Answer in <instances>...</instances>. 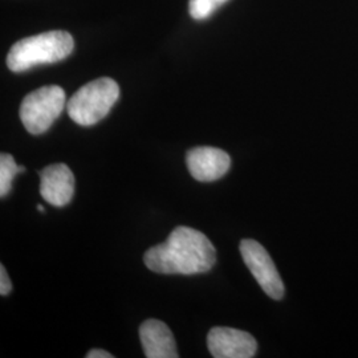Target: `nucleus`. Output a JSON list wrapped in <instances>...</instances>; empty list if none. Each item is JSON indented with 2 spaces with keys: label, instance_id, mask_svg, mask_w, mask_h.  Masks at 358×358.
I'll list each match as a JSON object with an SVG mask.
<instances>
[{
  "label": "nucleus",
  "instance_id": "1",
  "mask_svg": "<svg viewBox=\"0 0 358 358\" xmlns=\"http://www.w3.org/2000/svg\"><path fill=\"white\" fill-rule=\"evenodd\" d=\"M146 267L162 275L203 273L217 263V250L203 232L179 226L165 243L154 245L143 255Z\"/></svg>",
  "mask_w": 358,
  "mask_h": 358
},
{
  "label": "nucleus",
  "instance_id": "2",
  "mask_svg": "<svg viewBox=\"0 0 358 358\" xmlns=\"http://www.w3.org/2000/svg\"><path fill=\"white\" fill-rule=\"evenodd\" d=\"M75 48L69 32L50 31L16 41L7 56V66L16 73L34 66L53 64L66 59Z\"/></svg>",
  "mask_w": 358,
  "mask_h": 358
},
{
  "label": "nucleus",
  "instance_id": "3",
  "mask_svg": "<svg viewBox=\"0 0 358 358\" xmlns=\"http://www.w3.org/2000/svg\"><path fill=\"white\" fill-rule=\"evenodd\" d=\"M118 97V84L109 77H101L77 90L66 103V110L78 125L92 127L108 115Z\"/></svg>",
  "mask_w": 358,
  "mask_h": 358
},
{
  "label": "nucleus",
  "instance_id": "4",
  "mask_svg": "<svg viewBox=\"0 0 358 358\" xmlns=\"http://www.w3.org/2000/svg\"><path fill=\"white\" fill-rule=\"evenodd\" d=\"M65 106V92L59 85H47L27 94L20 105V120L31 134H43Z\"/></svg>",
  "mask_w": 358,
  "mask_h": 358
},
{
  "label": "nucleus",
  "instance_id": "5",
  "mask_svg": "<svg viewBox=\"0 0 358 358\" xmlns=\"http://www.w3.org/2000/svg\"><path fill=\"white\" fill-rule=\"evenodd\" d=\"M239 248L245 266L254 275L262 289L271 299L280 300L284 296V284L267 250L252 239H243Z\"/></svg>",
  "mask_w": 358,
  "mask_h": 358
},
{
  "label": "nucleus",
  "instance_id": "6",
  "mask_svg": "<svg viewBox=\"0 0 358 358\" xmlns=\"http://www.w3.org/2000/svg\"><path fill=\"white\" fill-rule=\"evenodd\" d=\"M207 346L215 358H251L255 356L257 343L250 333L217 327L207 336Z\"/></svg>",
  "mask_w": 358,
  "mask_h": 358
},
{
  "label": "nucleus",
  "instance_id": "7",
  "mask_svg": "<svg viewBox=\"0 0 358 358\" xmlns=\"http://www.w3.org/2000/svg\"><path fill=\"white\" fill-rule=\"evenodd\" d=\"M186 164L192 178L199 182H214L230 170L231 158L222 149L199 146L187 152Z\"/></svg>",
  "mask_w": 358,
  "mask_h": 358
},
{
  "label": "nucleus",
  "instance_id": "8",
  "mask_svg": "<svg viewBox=\"0 0 358 358\" xmlns=\"http://www.w3.org/2000/svg\"><path fill=\"white\" fill-rule=\"evenodd\" d=\"M40 194L45 202L63 207L75 194V177L64 164H55L40 171Z\"/></svg>",
  "mask_w": 358,
  "mask_h": 358
},
{
  "label": "nucleus",
  "instance_id": "9",
  "mask_svg": "<svg viewBox=\"0 0 358 358\" xmlns=\"http://www.w3.org/2000/svg\"><path fill=\"white\" fill-rule=\"evenodd\" d=\"M142 349L148 358H178L176 338L165 322L149 319L140 327Z\"/></svg>",
  "mask_w": 358,
  "mask_h": 358
},
{
  "label": "nucleus",
  "instance_id": "10",
  "mask_svg": "<svg viewBox=\"0 0 358 358\" xmlns=\"http://www.w3.org/2000/svg\"><path fill=\"white\" fill-rule=\"evenodd\" d=\"M19 173V166L16 165L11 154H0V196L4 198L11 192L13 178Z\"/></svg>",
  "mask_w": 358,
  "mask_h": 358
},
{
  "label": "nucleus",
  "instance_id": "11",
  "mask_svg": "<svg viewBox=\"0 0 358 358\" xmlns=\"http://www.w3.org/2000/svg\"><path fill=\"white\" fill-rule=\"evenodd\" d=\"M227 0H190L189 13L192 19L203 20L217 11Z\"/></svg>",
  "mask_w": 358,
  "mask_h": 358
},
{
  "label": "nucleus",
  "instance_id": "12",
  "mask_svg": "<svg viewBox=\"0 0 358 358\" xmlns=\"http://www.w3.org/2000/svg\"><path fill=\"white\" fill-rule=\"evenodd\" d=\"M11 289H13V284H11L10 278H8L7 271L4 268V266L1 264L0 266V294L7 296L11 292Z\"/></svg>",
  "mask_w": 358,
  "mask_h": 358
},
{
  "label": "nucleus",
  "instance_id": "13",
  "mask_svg": "<svg viewBox=\"0 0 358 358\" xmlns=\"http://www.w3.org/2000/svg\"><path fill=\"white\" fill-rule=\"evenodd\" d=\"M87 358H113V355L103 350V349H92L90 352H88Z\"/></svg>",
  "mask_w": 358,
  "mask_h": 358
},
{
  "label": "nucleus",
  "instance_id": "14",
  "mask_svg": "<svg viewBox=\"0 0 358 358\" xmlns=\"http://www.w3.org/2000/svg\"><path fill=\"white\" fill-rule=\"evenodd\" d=\"M26 171V167L19 166V173H24Z\"/></svg>",
  "mask_w": 358,
  "mask_h": 358
},
{
  "label": "nucleus",
  "instance_id": "15",
  "mask_svg": "<svg viewBox=\"0 0 358 358\" xmlns=\"http://www.w3.org/2000/svg\"><path fill=\"white\" fill-rule=\"evenodd\" d=\"M38 211H41V213H43V211H44V207H43V206L38 205Z\"/></svg>",
  "mask_w": 358,
  "mask_h": 358
}]
</instances>
